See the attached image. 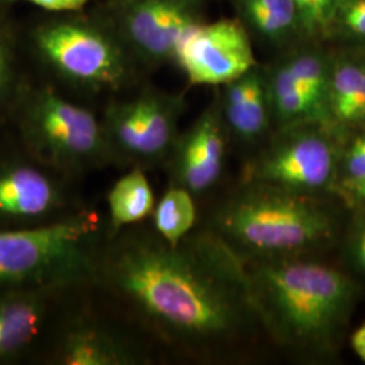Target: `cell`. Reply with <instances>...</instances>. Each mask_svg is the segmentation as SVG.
I'll return each mask as SVG.
<instances>
[{
	"instance_id": "603a6c76",
	"label": "cell",
	"mask_w": 365,
	"mask_h": 365,
	"mask_svg": "<svg viewBox=\"0 0 365 365\" xmlns=\"http://www.w3.org/2000/svg\"><path fill=\"white\" fill-rule=\"evenodd\" d=\"M14 75V39L10 26L0 16V106L4 102Z\"/></svg>"
},
{
	"instance_id": "5bb4252c",
	"label": "cell",
	"mask_w": 365,
	"mask_h": 365,
	"mask_svg": "<svg viewBox=\"0 0 365 365\" xmlns=\"http://www.w3.org/2000/svg\"><path fill=\"white\" fill-rule=\"evenodd\" d=\"M223 87L220 106L227 131L241 143H257L272 119L265 72L256 66Z\"/></svg>"
},
{
	"instance_id": "277c9868",
	"label": "cell",
	"mask_w": 365,
	"mask_h": 365,
	"mask_svg": "<svg viewBox=\"0 0 365 365\" xmlns=\"http://www.w3.org/2000/svg\"><path fill=\"white\" fill-rule=\"evenodd\" d=\"M99 218L81 210L53 221L0 230V289L57 291L95 274Z\"/></svg>"
},
{
	"instance_id": "e0dca14e",
	"label": "cell",
	"mask_w": 365,
	"mask_h": 365,
	"mask_svg": "<svg viewBox=\"0 0 365 365\" xmlns=\"http://www.w3.org/2000/svg\"><path fill=\"white\" fill-rule=\"evenodd\" d=\"M265 78L271 113L279 128L303 122L330 125L327 114L300 87L284 61L267 72Z\"/></svg>"
},
{
	"instance_id": "8fae6325",
	"label": "cell",
	"mask_w": 365,
	"mask_h": 365,
	"mask_svg": "<svg viewBox=\"0 0 365 365\" xmlns=\"http://www.w3.org/2000/svg\"><path fill=\"white\" fill-rule=\"evenodd\" d=\"M56 175L37 161L0 164V222L33 226L69 214L64 185Z\"/></svg>"
},
{
	"instance_id": "30bf717a",
	"label": "cell",
	"mask_w": 365,
	"mask_h": 365,
	"mask_svg": "<svg viewBox=\"0 0 365 365\" xmlns=\"http://www.w3.org/2000/svg\"><path fill=\"white\" fill-rule=\"evenodd\" d=\"M194 86H225L257 66L241 21L197 24L179 43L175 60Z\"/></svg>"
},
{
	"instance_id": "cb8c5ba5",
	"label": "cell",
	"mask_w": 365,
	"mask_h": 365,
	"mask_svg": "<svg viewBox=\"0 0 365 365\" xmlns=\"http://www.w3.org/2000/svg\"><path fill=\"white\" fill-rule=\"evenodd\" d=\"M344 172L341 184L365 179V134L359 135L339 160Z\"/></svg>"
},
{
	"instance_id": "ac0fdd59",
	"label": "cell",
	"mask_w": 365,
	"mask_h": 365,
	"mask_svg": "<svg viewBox=\"0 0 365 365\" xmlns=\"http://www.w3.org/2000/svg\"><path fill=\"white\" fill-rule=\"evenodd\" d=\"M242 21L262 38L283 43L300 33L292 0H235Z\"/></svg>"
},
{
	"instance_id": "7a4b0ae2",
	"label": "cell",
	"mask_w": 365,
	"mask_h": 365,
	"mask_svg": "<svg viewBox=\"0 0 365 365\" xmlns=\"http://www.w3.org/2000/svg\"><path fill=\"white\" fill-rule=\"evenodd\" d=\"M240 259L262 330L274 344L304 360L334 349L359 297L349 274L317 255Z\"/></svg>"
},
{
	"instance_id": "8992f818",
	"label": "cell",
	"mask_w": 365,
	"mask_h": 365,
	"mask_svg": "<svg viewBox=\"0 0 365 365\" xmlns=\"http://www.w3.org/2000/svg\"><path fill=\"white\" fill-rule=\"evenodd\" d=\"M33 41L45 64L72 86L117 91L131 78L133 56L114 27L66 16L39 25Z\"/></svg>"
},
{
	"instance_id": "9a60e30c",
	"label": "cell",
	"mask_w": 365,
	"mask_h": 365,
	"mask_svg": "<svg viewBox=\"0 0 365 365\" xmlns=\"http://www.w3.org/2000/svg\"><path fill=\"white\" fill-rule=\"evenodd\" d=\"M53 291L0 289V363L27 351L48 319Z\"/></svg>"
},
{
	"instance_id": "4fadbf2b",
	"label": "cell",
	"mask_w": 365,
	"mask_h": 365,
	"mask_svg": "<svg viewBox=\"0 0 365 365\" xmlns=\"http://www.w3.org/2000/svg\"><path fill=\"white\" fill-rule=\"evenodd\" d=\"M141 360V353L128 339L90 319L69 324L54 353V363L64 365H130Z\"/></svg>"
},
{
	"instance_id": "d4e9b609",
	"label": "cell",
	"mask_w": 365,
	"mask_h": 365,
	"mask_svg": "<svg viewBox=\"0 0 365 365\" xmlns=\"http://www.w3.org/2000/svg\"><path fill=\"white\" fill-rule=\"evenodd\" d=\"M346 255L354 268L365 274V212L359 214L349 227Z\"/></svg>"
},
{
	"instance_id": "5b68a950",
	"label": "cell",
	"mask_w": 365,
	"mask_h": 365,
	"mask_svg": "<svg viewBox=\"0 0 365 365\" xmlns=\"http://www.w3.org/2000/svg\"><path fill=\"white\" fill-rule=\"evenodd\" d=\"M19 130L33 160L60 176H75L111 164L102 119L52 87H41L27 95Z\"/></svg>"
},
{
	"instance_id": "7c38bea8",
	"label": "cell",
	"mask_w": 365,
	"mask_h": 365,
	"mask_svg": "<svg viewBox=\"0 0 365 365\" xmlns=\"http://www.w3.org/2000/svg\"><path fill=\"white\" fill-rule=\"evenodd\" d=\"M226 133L221 106H211L176 141L168 160L172 184L194 196L212 188L225 167Z\"/></svg>"
},
{
	"instance_id": "2e32d148",
	"label": "cell",
	"mask_w": 365,
	"mask_h": 365,
	"mask_svg": "<svg viewBox=\"0 0 365 365\" xmlns=\"http://www.w3.org/2000/svg\"><path fill=\"white\" fill-rule=\"evenodd\" d=\"M108 226L107 238L145 221L156 207L152 185L143 167L131 170L118 179L107 195Z\"/></svg>"
},
{
	"instance_id": "4dcf8cb0",
	"label": "cell",
	"mask_w": 365,
	"mask_h": 365,
	"mask_svg": "<svg viewBox=\"0 0 365 365\" xmlns=\"http://www.w3.org/2000/svg\"><path fill=\"white\" fill-rule=\"evenodd\" d=\"M365 122V63H363V103H361V123Z\"/></svg>"
},
{
	"instance_id": "ffe728a7",
	"label": "cell",
	"mask_w": 365,
	"mask_h": 365,
	"mask_svg": "<svg viewBox=\"0 0 365 365\" xmlns=\"http://www.w3.org/2000/svg\"><path fill=\"white\" fill-rule=\"evenodd\" d=\"M153 230L170 247H178L196 223L194 195L180 185L170 184L153 210Z\"/></svg>"
},
{
	"instance_id": "4316f807",
	"label": "cell",
	"mask_w": 365,
	"mask_h": 365,
	"mask_svg": "<svg viewBox=\"0 0 365 365\" xmlns=\"http://www.w3.org/2000/svg\"><path fill=\"white\" fill-rule=\"evenodd\" d=\"M27 3L49 13H76L81 11L93 0H25Z\"/></svg>"
},
{
	"instance_id": "7402d4cb",
	"label": "cell",
	"mask_w": 365,
	"mask_h": 365,
	"mask_svg": "<svg viewBox=\"0 0 365 365\" xmlns=\"http://www.w3.org/2000/svg\"><path fill=\"white\" fill-rule=\"evenodd\" d=\"M329 25H337L352 37L365 38V0H339Z\"/></svg>"
},
{
	"instance_id": "484cf974",
	"label": "cell",
	"mask_w": 365,
	"mask_h": 365,
	"mask_svg": "<svg viewBox=\"0 0 365 365\" xmlns=\"http://www.w3.org/2000/svg\"><path fill=\"white\" fill-rule=\"evenodd\" d=\"M299 19L300 33L315 34L321 30L315 0H292Z\"/></svg>"
},
{
	"instance_id": "1f68e13d",
	"label": "cell",
	"mask_w": 365,
	"mask_h": 365,
	"mask_svg": "<svg viewBox=\"0 0 365 365\" xmlns=\"http://www.w3.org/2000/svg\"><path fill=\"white\" fill-rule=\"evenodd\" d=\"M175 1H179V3H182V4H185V6H190V7H192L196 0H175Z\"/></svg>"
},
{
	"instance_id": "44dd1931",
	"label": "cell",
	"mask_w": 365,
	"mask_h": 365,
	"mask_svg": "<svg viewBox=\"0 0 365 365\" xmlns=\"http://www.w3.org/2000/svg\"><path fill=\"white\" fill-rule=\"evenodd\" d=\"M291 71L292 76L299 83L300 87L312 98L314 103L318 106L329 118V84H330V71L327 60L321 53L309 49H302L289 54L283 60Z\"/></svg>"
},
{
	"instance_id": "3957f363",
	"label": "cell",
	"mask_w": 365,
	"mask_h": 365,
	"mask_svg": "<svg viewBox=\"0 0 365 365\" xmlns=\"http://www.w3.org/2000/svg\"><path fill=\"white\" fill-rule=\"evenodd\" d=\"M322 195L242 182L217 210L210 230L242 259L317 255L337 232Z\"/></svg>"
},
{
	"instance_id": "83f0119b",
	"label": "cell",
	"mask_w": 365,
	"mask_h": 365,
	"mask_svg": "<svg viewBox=\"0 0 365 365\" xmlns=\"http://www.w3.org/2000/svg\"><path fill=\"white\" fill-rule=\"evenodd\" d=\"M339 0H315V7L318 14V21L321 25V30L327 27L333 16Z\"/></svg>"
},
{
	"instance_id": "ba28073f",
	"label": "cell",
	"mask_w": 365,
	"mask_h": 365,
	"mask_svg": "<svg viewBox=\"0 0 365 365\" xmlns=\"http://www.w3.org/2000/svg\"><path fill=\"white\" fill-rule=\"evenodd\" d=\"M182 108V96L152 88L108 106L102 125L111 163L145 168L170 160Z\"/></svg>"
},
{
	"instance_id": "52a82bcc",
	"label": "cell",
	"mask_w": 365,
	"mask_h": 365,
	"mask_svg": "<svg viewBox=\"0 0 365 365\" xmlns=\"http://www.w3.org/2000/svg\"><path fill=\"white\" fill-rule=\"evenodd\" d=\"M339 156L329 126L303 122L279 128L245 167L242 182H260L309 194H325L339 179Z\"/></svg>"
},
{
	"instance_id": "f1b7e54d",
	"label": "cell",
	"mask_w": 365,
	"mask_h": 365,
	"mask_svg": "<svg viewBox=\"0 0 365 365\" xmlns=\"http://www.w3.org/2000/svg\"><path fill=\"white\" fill-rule=\"evenodd\" d=\"M341 190L352 199L354 203L365 206V179L359 182H346L339 185Z\"/></svg>"
},
{
	"instance_id": "f546056e",
	"label": "cell",
	"mask_w": 365,
	"mask_h": 365,
	"mask_svg": "<svg viewBox=\"0 0 365 365\" xmlns=\"http://www.w3.org/2000/svg\"><path fill=\"white\" fill-rule=\"evenodd\" d=\"M353 352L365 363V324L359 327L351 337Z\"/></svg>"
},
{
	"instance_id": "6da1fadb",
	"label": "cell",
	"mask_w": 365,
	"mask_h": 365,
	"mask_svg": "<svg viewBox=\"0 0 365 365\" xmlns=\"http://www.w3.org/2000/svg\"><path fill=\"white\" fill-rule=\"evenodd\" d=\"M93 276L141 327L187 357L230 356L262 330L241 259L211 230L190 233L178 247L155 230H122L101 249Z\"/></svg>"
},
{
	"instance_id": "9c48e42d",
	"label": "cell",
	"mask_w": 365,
	"mask_h": 365,
	"mask_svg": "<svg viewBox=\"0 0 365 365\" xmlns=\"http://www.w3.org/2000/svg\"><path fill=\"white\" fill-rule=\"evenodd\" d=\"M113 11L119 38L148 66L173 61L182 39L200 24L192 7L175 0H114Z\"/></svg>"
},
{
	"instance_id": "d6986e66",
	"label": "cell",
	"mask_w": 365,
	"mask_h": 365,
	"mask_svg": "<svg viewBox=\"0 0 365 365\" xmlns=\"http://www.w3.org/2000/svg\"><path fill=\"white\" fill-rule=\"evenodd\" d=\"M363 63L344 60L331 66L329 84V114L341 125L361 123Z\"/></svg>"
},
{
	"instance_id": "d6a6232c",
	"label": "cell",
	"mask_w": 365,
	"mask_h": 365,
	"mask_svg": "<svg viewBox=\"0 0 365 365\" xmlns=\"http://www.w3.org/2000/svg\"><path fill=\"white\" fill-rule=\"evenodd\" d=\"M10 1H11V0H0V13L6 9V6H7ZM0 16H1V15H0Z\"/></svg>"
}]
</instances>
